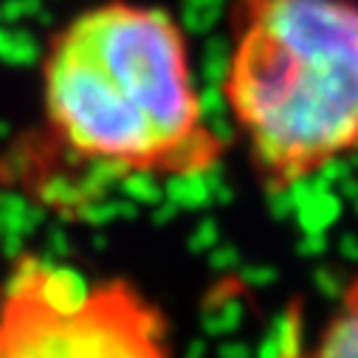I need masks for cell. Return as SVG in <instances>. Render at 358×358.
<instances>
[{"instance_id": "3", "label": "cell", "mask_w": 358, "mask_h": 358, "mask_svg": "<svg viewBox=\"0 0 358 358\" xmlns=\"http://www.w3.org/2000/svg\"><path fill=\"white\" fill-rule=\"evenodd\" d=\"M0 358H175L164 313L122 277L20 257L0 285Z\"/></svg>"}, {"instance_id": "2", "label": "cell", "mask_w": 358, "mask_h": 358, "mask_svg": "<svg viewBox=\"0 0 358 358\" xmlns=\"http://www.w3.org/2000/svg\"><path fill=\"white\" fill-rule=\"evenodd\" d=\"M220 96L268 192L358 158V0H231Z\"/></svg>"}, {"instance_id": "4", "label": "cell", "mask_w": 358, "mask_h": 358, "mask_svg": "<svg viewBox=\"0 0 358 358\" xmlns=\"http://www.w3.org/2000/svg\"><path fill=\"white\" fill-rule=\"evenodd\" d=\"M310 358H358V274L341 288Z\"/></svg>"}, {"instance_id": "1", "label": "cell", "mask_w": 358, "mask_h": 358, "mask_svg": "<svg viewBox=\"0 0 358 358\" xmlns=\"http://www.w3.org/2000/svg\"><path fill=\"white\" fill-rule=\"evenodd\" d=\"M40 105L57 150L116 181H192L226 155L187 31L152 3L99 0L54 29Z\"/></svg>"}]
</instances>
